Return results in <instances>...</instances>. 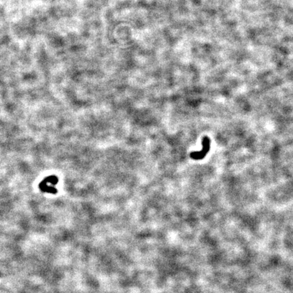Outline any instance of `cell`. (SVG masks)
Masks as SVG:
<instances>
[{
  "mask_svg": "<svg viewBox=\"0 0 293 293\" xmlns=\"http://www.w3.org/2000/svg\"><path fill=\"white\" fill-rule=\"evenodd\" d=\"M202 145H203V149L202 151H200L193 152L190 154V156H191V158L192 159H194V160H202V159L204 158V157L208 154L209 150H210V140L207 137H205L204 139H203Z\"/></svg>",
  "mask_w": 293,
  "mask_h": 293,
  "instance_id": "6da1fadb",
  "label": "cell"
}]
</instances>
